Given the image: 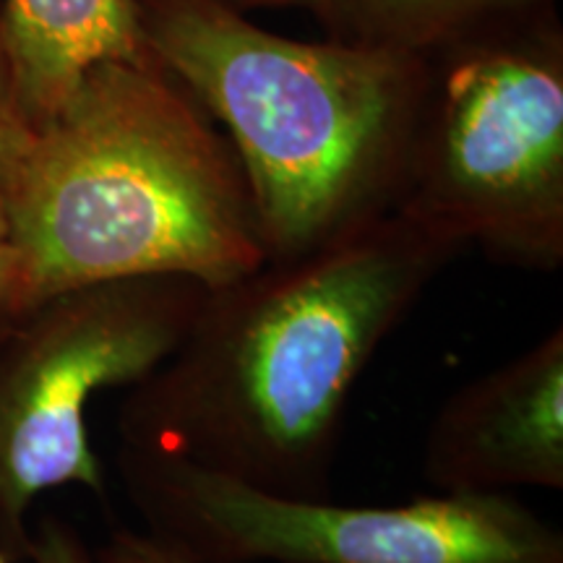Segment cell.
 <instances>
[{"label": "cell", "instance_id": "277c9868", "mask_svg": "<svg viewBox=\"0 0 563 563\" xmlns=\"http://www.w3.org/2000/svg\"><path fill=\"white\" fill-rule=\"evenodd\" d=\"M146 534L188 563H563V534L511 493L340 506L264 493L178 456L118 446Z\"/></svg>", "mask_w": 563, "mask_h": 563}, {"label": "cell", "instance_id": "5b68a950", "mask_svg": "<svg viewBox=\"0 0 563 563\" xmlns=\"http://www.w3.org/2000/svg\"><path fill=\"white\" fill-rule=\"evenodd\" d=\"M493 264L563 266V66L485 47L431 84L397 209Z\"/></svg>", "mask_w": 563, "mask_h": 563}, {"label": "cell", "instance_id": "8fae6325", "mask_svg": "<svg viewBox=\"0 0 563 563\" xmlns=\"http://www.w3.org/2000/svg\"><path fill=\"white\" fill-rule=\"evenodd\" d=\"M24 563H97L79 532L60 519H42L37 532L30 534Z\"/></svg>", "mask_w": 563, "mask_h": 563}, {"label": "cell", "instance_id": "3957f363", "mask_svg": "<svg viewBox=\"0 0 563 563\" xmlns=\"http://www.w3.org/2000/svg\"><path fill=\"white\" fill-rule=\"evenodd\" d=\"M152 58L224 123L269 258H290L397 209L431 95L418 53L313 45L224 0H146Z\"/></svg>", "mask_w": 563, "mask_h": 563}, {"label": "cell", "instance_id": "7c38bea8", "mask_svg": "<svg viewBox=\"0 0 563 563\" xmlns=\"http://www.w3.org/2000/svg\"><path fill=\"white\" fill-rule=\"evenodd\" d=\"M91 555L97 563H188L154 543L146 532L125 530V527L112 530L104 545Z\"/></svg>", "mask_w": 563, "mask_h": 563}, {"label": "cell", "instance_id": "8992f818", "mask_svg": "<svg viewBox=\"0 0 563 563\" xmlns=\"http://www.w3.org/2000/svg\"><path fill=\"white\" fill-rule=\"evenodd\" d=\"M203 295L191 277L112 279L55 292L11 321L0 336V548L11 561L24 559L26 514L42 493L84 485L102 496L89 402L157 368Z\"/></svg>", "mask_w": 563, "mask_h": 563}, {"label": "cell", "instance_id": "2e32d148", "mask_svg": "<svg viewBox=\"0 0 563 563\" xmlns=\"http://www.w3.org/2000/svg\"><path fill=\"white\" fill-rule=\"evenodd\" d=\"M0 563H13V561L9 559V555H5V553H3V548H0Z\"/></svg>", "mask_w": 563, "mask_h": 563}, {"label": "cell", "instance_id": "7a4b0ae2", "mask_svg": "<svg viewBox=\"0 0 563 563\" xmlns=\"http://www.w3.org/2000/svg\"><path fill=\"white\" fill-rule=\"evenodd\" d=\"M0 194L26 308L131 277L217 287L266 262L235 150L157 60L91 68Z\"/></svg>", "mask_w": 563, "mask_h": 563}, {"label": "cell", "instance_id": "9c48e42d", "mask_svg": "<svg viewBox=\"0 0 563 563\" xmlns=\"http://www.w3.org/2000/svg\"><path fill=\"white\" fill-rule=\"evenodd\" d=\"M519 0H342V9L361 24L368 42L420 53L452 37L490 13Z\"/></svg>", "mask_w": 563, "mask_h": 563}, {"label": "cell", "instance_id": "5bb4252c", "mask_svg": "<svg viewBox=\"0 0 563 563\" xmlns=\"http://www.w3.org/2000/svg\"><path fill=\"white\" fill-rule=\"evenodd\" d=\"M241 3V0H238ZM243 3H262V5H313V9L340 11L342 0H243Z\"/></svg>", "mask_w": 563, "mask_h": 563}, {"label": "cell", "instance_id": "6da1fadb", "mask_svg": "<svg viewBox=\"0 0 563 563\" xmlns=\"http://www.w3.org/2000/svg\"><path fill=\"white\" fill-rule=\"evenodd\" d=\"M462 251L389 211L207 287L178 347L129 386L118 446L274 496L332 501L352 389Z\"/></svg>", "mask_w": 563, "mask_h": 563}, {"label": "cell", "instance_id": "ba28073f", "mask_svg": "<svg viewBox=\"0 0 563 563\" xmlns=\"http://www.w3.org/2000/svg\"><path fill=\"white\" fill-rule=\"evenodd\" d=\"M0 42L32 129L74 95L91 68L154 60L139 0H5Z\"/></svg>", "mask_w": 563, "mask_h": 563}, {"label": "cell", "instance_id": "30bf717a", "mask_svg": "<svg viewBox=\"0 0 563 563\" xmlns=\"http://www.w3.org/2000/svg\"><path fill=\"white\" fill-rule=\"evenodd\" d=\"M30 136L32 125L26 123L24 112L19 108L9 58H5L3 42H0V188L19 162Z\"/></svg>", "mask_w": 563, "mask_h": 563}, {"label": "cell", "instance_id": "52a82bcc", "mask_svg": "<svg viewBox=\"0 0 563 563\" xmlns=\"http://www.w3.org/2000/svg\"><path fill=\"white\" fill-rule=\"evenodd\" d=\"M422 475L439 493L563 490V327L443 402Z\"/></svg>", "mask_w": 563, "mask_h": 563}, {"label": "cell", "instance_id": "4fadbf2b", "mask_svg": "<svg viewBox=\"0 0 563 563\" xmlns=\"http://www.w3.org/2000/svg\"><path fill=\"white\" fill-rule=\"evenodd\" d=\"M26 311L24 292H21V266L19 251L13 243V232L5 211L3 194H0V319Z\"/></svg>", "mask_w": 563, "mask_h": 563}, {"label": "cell", "instance_id": "9a60e30c", "mask_svg": "<svg viewBox=\"0 0 563 563\" xmlns=\"http://www.w3.org/2000/svg\"><path fill=\"white\" fill-rule=\"evenodd\" d=\"M19 316V313H16ZM16 316H5V319H0V336H3L5 334V329H9L11 327V321L13 319H16Z\"/></svg>", "mask_w": 563, "mask_h": 563}]
</instances>
